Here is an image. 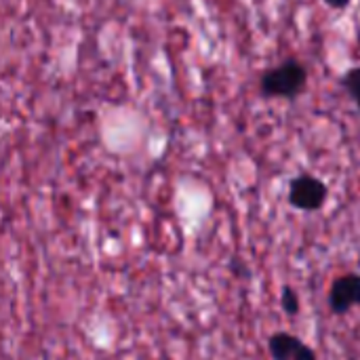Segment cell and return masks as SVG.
<instances>
[{"label":"cell","instance_id":"52a82bcc","mask_svg":"<svg viewBox=\"0 0 360 360\" xmlns=\"http://www.w3.org/2000/svg\"><path fill=\"white\" fill-rule=\"evenodd\" d=\"M350 2H352V0H325V4H327V6H331V8H338V11H344V8H348V6H350Z\"/></svg>","mask_w":360,"mask_h":360},{"label":"cell","instance_id":"8992f818","mask_svg":"<svg viewBox=\"0 0 360 360\" xmlns=\"http://www.w3.org/2000/svg\"><path fill=\"white\" fill-rule=\"evenodd\" d=\"M281 306H283V310H285L289 316H295V314H300V308H302V304H300V295H297V291H295L293 287H283Z\"/></svg>","mask_w":360,"mask_h":360},{"label":"cell","instance_id":"277c9868","mask_svg":"<svg viewBox=\"0 0 360 360\" xmlns=\"http://www.w3.org/2000/svg\"><path fill=\"white\" fill-rule=\"evenodd\" d=\"M272 360H316V352L291 333H274L268 340Z\"/></svg>","mask_w":360,"mask_h":360},{"label":"cell","instance_id":"6da1fadb","mask_svg":"<svg viewBox=\"0 0 360 360\" xmlns=\"http://www.w3.org/2000/svg\"><path fill=\"white\" fill-rule=\"evenodd\" d=\"M306 86H308V70L295 57H289L278 65L270 68L268 72H264L259 80V91L266 99L276 97V99L293 101L306 91Z\"/></svg>","mask_w":360,"mask_h":360},{"label":"cell","instance_id":"5b68a950","mask_svg":"<svg viewBox=\"0 0 360 360\" xmlns=\"http://www.w3.org/2000/svg\"><path fill=\"white\" fill-rule=\"evenodd\" d=\"M342 86L346 89V93L352 97V101L356 103V108L360 110V65L359 68L348 70L342 76Z\"/></svg>","mask_w":360,"mask_h":360},{"label":"cell","instance_id":"3957f363","mask_svg":"<svg viewBox=\"0 0 360 360\" xmlns=\"http://www.w3.org/2000/svg\"><path fill=\"white\" fill-rule=\"evenodd\" d=\"M329 306L335 314H346L360 306V274L348 272L333 281L329 289Z\"/></svg>","mask_w":360,"mask_h":360},{"label":"cell","instance_id":"7a4b0ae2","mask_svg":"<svg viewBox=\"0 0 360 360\" xmlns=\"http://www.w3.org/2000/svg\"><path fill=\"white\" fill-rule=\"evenodd\" d=\"M329 188L314 175H300L289 184V205L300 211H319L325 207Z\"/></svg>","mask_w":360,"mask_h":360}]
</instances>
